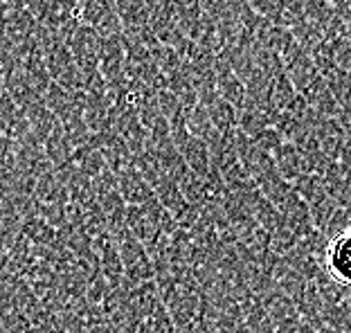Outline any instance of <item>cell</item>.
Listing matches in <instances>:
<instances>
[{
    "label": "cell",
    "mask_w": 351,
    "mask_h": 333,
    "mask_svg": "<svg viewBox=\"0 0 351 333\" xmlns=\"http://www.w3.org/2000/svg\"><path fill=\"white\" fill-rule=\"evenodd\" d=\"M38 50H41L47 73L54 84H59L61 88L66 90H84V77L79 73L77 63L73 59V52H70L68 43L57 34V32L47 29V27H38Z\"/></svg>",
    "instance_id": "1"
},
{
    "label": "cell",
    "mask_w": 351,
    "mask_h": 333,
    "mask_svg": "<svg viewBox=\"0 0 351 333\" xmlns=\"http://www.w3.org/2000/svg\"><path fill=\"white\" fill-rule=\"evenodd\" d=\"M293 187L298 189V194L306 201L315 230H322L324 232V227L329 223V219L333 217V212L338 210V203L333 201L329 192L324 189L322 176L320 173H302V176L293 182Z\"/></svg>",
    "instance_id": "2"
},
{
    "label": "cell",
    "mask_w": 351,
    "mask_h": 333,
    "mask_svg": "<svg viewBox=\"0 0 351 333\" xmlns=\"http://www.w3.org/2000/svg\"><path fill=\"white\" fill-rule=\"evenodd\" d=\"M122 34L101 36L99 73L108 86V92H119V90L129 88V75H126V54H124Z\"/></svg>",
    "instance_id": "3"
},
{
    "label": "cell",
    "mask_w": 351,
    "mask_h": 333,
    "mask_svg": "<svg viewBox=\"0 0 351 333\" xmlns=\"http://www.w3.org/2000/svg\"><path fill=\"white\" fill-rule=\"evenodd\" d=\"M119 257H122V266H124V286L135 288L140 284L156 280V268L154 261H151L147 248L142 245L135 236H126L124 241L117 243Z\"/></svg>",
    "instance_id": "4"
},
{
    "label": "cell",
    "mask_w": 351,
    "mask_h": 333,
    "mask_svg": "<svg viewBox=\"0 0 351 333\" xmlns=\"http://www.w3.org/2000/svg\"><path fill=\"white\" fill-rule=\"evenodd\" d=\"M12 156L16 164H19L23 171L32 173L34 178H38L47 169H52V162L45 153L43 142L38 140L34 133H27V136L12 140Z\"/></svg>",
    "instance_id": "5"
},
{
    "label": "cell",
    "mask_w": 351,
    "mask_h": 333,
    "mask_svg": "<svg viewBox=\"0 0 351 333\" xmlns=\"http://www.w3.org/2000/svg\"><path fill=\"white\" fill-rule=\"evenodd\" d=\"M324 268L331 275V280L351 288V227L329 239Z\"/></svg>",
    "instance_id": "6"
},
{
    "label": "cell",
    "mask_w": 351,
    "mask_h": 333,
    "mask_svg": "<svg viewBox=\"0 0 351 333\" xmlns=\"http://www.w3.org/2000/svg\"><path fill=\"white\" fill-rule=\"evenodd\" d=\"M82 23L84 18H82V5H79V0H52L50 12L41 21V25L57 32L63 41H68Z\"/></svg>",
    "instance_id": "7"
},
{
    "label": "cell",
    "mask_w": 351,
    "mask_h": 333,
    "mask_svg": "<svg viewBox=\"0 0 351 333\" xmlns=\"http://www.w3.org/2000/svg\"><path fill=\"white\" fill-rule=\"evenodd\" d=\"M93 140H95V145H97L99 153L104 156V162H106V166L113 173H119L122 169H126V166L135 164L133 151L115 129L93 133Z\"/></svg>",
    "instance_id": "8"
},
{
    "label": "cell",
    "mask_w": 351,
    "mask_h": 333,
    "mask_svg": "<svg viewBox=\"0 0 351 333\" xmlns=\"http://www.w3.org/2000/svg\"><path fill=\"white\" fill-rule=\"evenodd\" d=\"M277 210L282 212L284 221L289 223V227L300 236V239H304V236H308L315 230L313 219H311V212H308V205L304 198L298 194L295 187L289 192V196L277 205Z\"/></svg>",
    "instance_id": "9"
},
{
    "label": "cell",
    "mask_w": 351,
    "mask_h": 333,
    "mask_svg": "<svg viewBox=\"0 0 351 333\" xmlns=\"http://www.w3.org/2000/svg\"><path fill=\"white\" fill-rule=\"evenodd\" d=\"M117 187H119V192H122L126 205H138V208H142V205H147L154 201V198H158L154 187L149 185L147 178L138 171L135 164L126 166V169L117 173Z\"/></svg>",
    "instance_id": "10"
},
{
    "label": "cell",
    "mask_w": 351,
    "mask_h": 333,
    "mask_svg": "<svg viewBox=\"0 0 351 333\" xmlns=\"http://www.w3.org/2000/svg\"><path fill=\"white\" fill-rule=\"evenodd\" d=\"M3 75H5V90L12 95V99L19 104L21 110H25L32 104L43 99V95L32 86L25 70L21 68V63H10L7 68H3Z\"/></svg>",
    "instance_id": "11"
},
{
    "label": "cell",
    "mask_w": 351,
    "mask_h": 333,
    "mask_svg": "<svg viewBox=\"0 0 351 333\" xmlns=\"http://www.w3.org/2000/svg\"><path fill=\"white\" fill-rule=\"evenodd\" d=\"M214 68H217V92H219V97L226 99L228 104H232L239 113H241L243 106H245V82L219 57H217V61H214Z\"/></svg>",
    "instance_id": "12"
},
{
    "label": "cell",
    "mask_w": 351,
    "mask_h": 333,
    "mask_svg": "<svg viewBox=\"0 0 351 333\" xmlns=\"http://www.w3.org/2000/svg\"><path fill=\"white\" fill-rule=\"evenodd\" d=\"M34 196H36L38 203L61 205V208H68V205H70V192H68L66 182L61 180V176L57 173V169H54V166L36 178Z\"/></svg>",
    "instance_id": "13"
},
{
    "label": "cell",
    "mask_w": 351,
    "mask_h": 333,
    "mask_svg": "<svg viewBox=\"0 0 351 333\" xmlns=\"http://www.w3.org/2000/svg\"><path fill=\"white\" fill-rule=\"evenodd\" d=\"M273 162L277 166L279 176H282L284 180H289V182H295L302 173H311L304 156H302L300 149L295 145H291V142H284V145L277 149V151L273 153Z\"/></svg>",
    "instance_id": "14"
},
{
    "label": "cell",
    "mask_w": 351,
    "mask_h": 333,
    "mask_svg": "<svg viewBox=\"0 0 351 333\" xmlns=\"http://www.w3.org/2000/svg\"><path fill=\"white\" fill-rule=\"evenodd\" d=\"M23 113H25V117H27L32 133H34L41 142H45L54 131H57L59 120H57V115L50 110V106L45 104V97L41 101H36V104H32L29 108H25Z\"/></svg>",
    "instance_id": "15"
},
{
    "label": "cell",
    "mask_w": 351,
    "mask_h": 333,
    "mask_svg": "<svg viewBox=\"0 0 351 333\" xmlns=\"http://www.w3.org/2000/svg\"><path fill=\"white\" fill-rule=\"evenodd\" d=\"M207 108V113H210V120L212 124L217 126L219 133H226V136H232V133H237L239 129V110L228 104L226 99H221L219 95L214 97L212 101H207V104H203Z\"/></svg>",
    "instance_id": "16"
},
{
    "label": "cell",
    "mask_w": 351,
    "mask_h": 333,
    "mask_svg": "<svg viewBox=\"0 0 351 333\" xmlns=\"http://www.w3.org/2000/svg\"><path fill=\"white\" fill-rule=\"evenodd\" d=\"M21 68L25 70L27 79L32 82V86L38 90L45 97L47 88H50L52 79H50V73H47V66H45V59L38 47H34L29 54H25V57L21 59Z\"/></svg>",
    "instance_id": "17"
},
{
    "label": "cell",
    "mask_w": 351,
    "mask_h": 333,
    "mask_svg": "<svg viewBox=\"0 0 351 333\" xmlns=\"http://www.w3.org/2000/svg\"><path fill=\"white\" fill-rule=\"evenodd\" d=\"M73 162L79 171L84 173L88 178H95L99 176V173L106 169V162H104V156L99 153L97 145H95V140L90 138V142H86V145L77 147L73 151Z\"/></svg>",
    "instance_id": "18"
},
{
    "label": "cell",
    "mask_w": 351,
    "mask_h": 333,
    "mask_svg": "<svg viewBox=\"0 0 351 333\" xmlns=\"http://www.w3.org/2000/svg\"><path fill=\"white\" fill-rule=\"evenodd\" d=\"M23 234L27 236L32 245L36 248H47L57 241V227H52L45 219H41L38 214H29L23 219Z\"/></svg>",
    "instance_id": "19"
},
{
    "label": "cell",
    "mask_w": 351,
    "mask_h": 333,
    "mask_svg": "<svg viewBox=\"0 0 351 333\" xmlns=\"http://www.w3.org/2000/svg\"><path fill=\"white\" fill-rule=\"evenodd\" d=\"M171 3H173L176 21H178L180 29L185 32L189 38H194L198 25H201V18H203L201 0H171Z\"/></svg>",
    "instance_id": "20"
},
{
    "label": "cell",
    "mask_w": 351,
    "mask_h": 333,
    "mask_svg": "<svg viewBox=\"0 0 351 333\" xmlns=\"http://www.w3.org/2000/svg\"><path fill=\"white\" fill-rule=\"evenodd\" d=\"M270 99H273V104L279 113L291 110L295 101L300 99V92L295 88V84L291 82V77L286 70H282V73L273 79V86H270Z\"/></svg>",
    "instance_id": "21"
},
{
    "label": "cell",
    "mask_w": 351,
    "mask_h": 333,
    "mask_svg": "<svg viewBox=\"0 0 351 333\" xmlns=\"http://www.w3.org/2000/svg\"><path fill=\"white\" fill-rule=\"evenodd\" d=\"M126 227L131 230V234L140 243H147L151 236H156L160 232V230L154 225V221H151L147 210L138 208V205H126Z\"/></svg>",
    "instance_id": "22"
},
{
    "label": "cell",
    "mask_w": 351,
    "mask_h": 333,
    "mask_svg": "<svg viewBox=\"0 0 351 333\" xmlns=\"http://www.w3.org/2000/svg\"><path fill=\"white\" fill-rule=\"evenodd\" d=\"M43 147H45V153H47V158H50L52 166H61V164L73 160L75 147H73V142L68 140L66 131H63L61 124L57 126V131H54L52 136L43 142Z\"/></svg>",
    "instance_id": "23"
},
{
    "label": "cell",
    "mask_w": 351,
    "mask_h": 333,
    "mask_svg": "<svg viewBox=\"0 0 351 333\" xmlns=\"http://www.w3.org/2000/svg\"><path fill=\"white\" fill-rule=\"evenodd\" d=\"M187 129L191 136H196V138H201L205 145H207V140H210L214 133H219L217 131V126L212 124L210 120V113H207V108L198 101V104L191 108V113L187 115Z\"/></svg>",
    "instance_id": "24"
},
{
    "label": "cell",
    "mask_w": 351,
    "mask_h": 333,
    "mask_svg": "<svg viewBox=\"0 0 351 333\" xmlns=\"http://www.w3.org/2000/svg\"><path fill=\"white\" fill-rule=\"evenodd\" d=\"M252 140H254V145H257L259 149H263V151L270 153V156H273V153L277 151V149L286 142V140L282 138V133H279V131L275 129V126H268V129H263V131L259 133V136H254Z\"/></svg>",
    "instance_id": "25"
},
{
    "label": "cell",
    "mask_w": 351,
    "mask_h": 333,
    "mask_svg": "<svg viewBox=\"0 0 351 333\" xmlns=\"http://www.w3.org/2000/svg\"><path fill=\"white\" fill-rule=\"evenodd\" d=\"M254 333H275V327H273V322H270V318L263 324H259V327L254 329Z\"/></svg>",
    "instance_id": "26"
},
{
    "label": "cell",
    "mask_w": 351,
    "mask_h": 333,
    "mask_svg": "<svg viewBox=\"0 0 351 333\" xmlns=\"http://www.w3.org/2000/svg\"><path fill=\"white\" fill-rule=\"evenodd\" d=\"M228 7H243V5H248L250 0H226Z\"/></svg>",
    "instance_id": "27"
},
{
    "label": "cell",
    "mask_w": 351,
    "mask_h": 333,
    "mask_svg": "<svg viewBox=\"0 0 351 333\" xmlns=\"http://www.w3.org/2000/svg\"><path fill=\"white\" fill-rule=\"evenodd\" d=\"M245 333H254V331H245Z\"/></svg>",
    "instance_id": "28"
}]
</instances>
